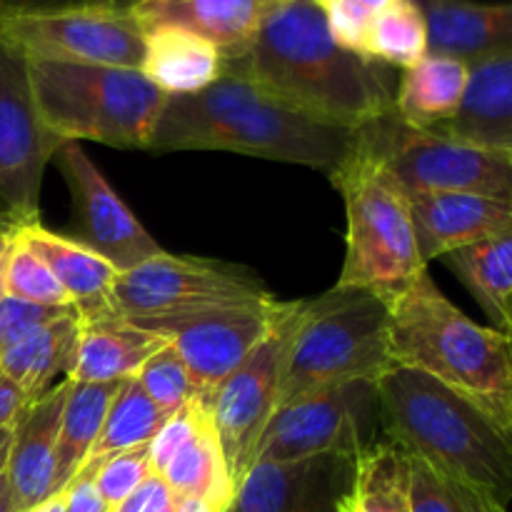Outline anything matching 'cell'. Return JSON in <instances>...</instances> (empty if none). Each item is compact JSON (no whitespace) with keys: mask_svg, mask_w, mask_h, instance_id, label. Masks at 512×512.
Segmentation results:
<instances>
[{"mask_svg":"<svg viewBox=\"0 0 512 512\" xmlns=\"http://www.w3.org/2000/svg\"><path fill=\"white\" fill-rule=\"evenodd\" d=\"M165 415L160 413L158 405L148 398L135 378H125L118 383L115 398L110 400V408L105 413L103 428H100L98 440L90 450L88 460H103L108 455L120 453V450L148 445L165 423ZM85 460V463H88ZM83 463V465H85Z\"/></svg>","mask_w":512,"mask_h":512,"instance_id":"30","label":"cell"},{"mask_svg":"<svg viewBox=\"0 0 512 512\" xmlns=\"http://www.w3.org/2000/svg\"><path fill=\"white\" fill-rule=\"evenodd\" d=\"M465 80L468 63L428 53L410 68H403L393 98V113L400 123L433 133L455 115Z\"/></svg>","mask_w":512,"mask_h":512,"instance_id":"26","label":"cell"},{"mask_svg":"<svg viewBox=\"0 0 512 512\" xmlns=\"http://www.w3.org/2000/svg\"><path fill=\"white\" fill-rule=\"evenodd\" d=\"M40 125L55 143L148 150L168 95L140 70L28 60Z\"/></svg>","mask_w":512,"mask_h":512,"instance_id":"6","label":"cell"},{"mask_svg":"<svg viewBox=\"0 0 512 512\" xmlns=\"http://www.w3.org/2000/svg\"><path fill=\"white\" fill-rule=\"evenodd\" d=\"M303 300L288 303L285 313L253 348V353L225 375L218 388L208 395V410L213 428L223 448L225 465L233 485L253 468L255 448L268 428L270 418L278 410L280 388H283L285 363H288L290 343H293L298 315Z\"/></svg>","mask_w":512,"mask_h":512,"instance_id":"12","label":"cell"},{"mask_svg":"<svg viewBox=\"0 0 512 512\" xmlns=\"http://www.w3.org/2000/svg\"><path fill=\"white\" fill-rule=\"evenodd\" d=\"M360 3H363L368 10H373V13H378V10L383 8V5H388L390 0H360Z\"/></svg>","mask_w":512,"mask_h":512,"instance_id":"49","label":"cell"},{"mask_svg":"<svg viewBox=\"0 0 512 512\" xmlns=\"http://www.w3.org/2000/svg\"><path fill=\"white\" fill-rule=\"evenodd\" d=\"M345 203V263L338 285L363 288L393 303L418 280L423 263L408 190L355 130V145L328 175Z\"/></svg>","mask_w":512,"mask_h":512,"instance_id":"5","label":"cell"},{"mask_svg":"<svg viewBox=\"0 0 512 512\" xmlns=\"http://www.w3.org/2000/svg\"><path fill=\"white\" fill-rule=\"evenodd\" d=\"M355 145V130L318 123L275 100L243 75L223 70L190 95H168L150 153L225 150L333 173Z\"/></svg>","mask_w":512,"mask_h":512,"instance_id":"2","label":"cell"},{"mask_svg":"<svg viewBox=\"0 0 512 512\" xmlns=\"http://www.w3.org/2000/svg\"><path fill=\"white\" fill-rule=\"evenodd\" d=\"M115 390H118V383H73L70 380L63 413H60L58 445H55V493H63L65 485L88 460L103 428L110 400L115 398Z\"/></svg>","mask_w":512,"mask_h":512,"instance_id":"29","label":"cell"},{"mask_svg":"<svg viewBox=\"0 0 512 512\" xmlns=\"http://www.w3.org/2000/svg\"><path fill=\"white\" fill-rule=\"evenodd\" d=\"M13 233L43 260L45 268L63 285L80 323L120 315L113 295L120 273L95 250L80 243L78 238L43 228L38 220L15 225Z\"/></svg>","mask_w":512,"mask_h":512,"instance_id":"20","label":"cell"},{"mask_svg":"<svg viewBox=\"0 0 512 512\" xmlns=\"http://www.w3.org/2000/svg\"><path fill=\"white\" fill-rule=\"evenodd\" d=\"M65 3H90V5H108V8L128 10L135 0H65Z\"/></svg>","mask_w":512,"mask_h":512,"instance_id":"46","label":"cell"},{"mask_svg":"<svg viewBox=\"0 0 512 512\" xmlns=\"http://www.w3.org/2000/svg\"><path fill=\"white\" fill-rule=\"evenodd\" d=\"M428 28V53L475 63L512 50V5L480 0H415Z\"/></svg>","mask_w":512,"mask_h":512,"instance_id":"22","label":"cell"},{"mask_svg":"<svg viewBox=\"0 0 512 512\" xmlns=\"http://www.w3.org/2000/svg\"><path fill=\"white\" fill-rule=\"evenodd\" d=\"M70 380H60L55 388L30 400L23 413L10 425L5 478L13 493L15 508L25 512L55 493V445Z\"/></svg>","mask_w":512,"mask_h":512,"instance_id":"19","label":"cell"},{"mask_svg":"<svg viewBox=\"0 0 512 512\" xmlns=\"http://www.w3.org/2000/svg\"><path fill=\"white\" fill-rule=\"evenodd\" d=\"M383 438L378 383L333 385L275 410L255 448L253 465L318 455L358 458Z\"/></svg>","mask_w":512,"mask_h":512,"instance_id":"10","label":"cell"},{"mask_svg":"<svg viewBox=\"0 0 512 512\" xmlns=\"http://www.w3.org/2000/svg\"><path fill=\"white\" fill-rule=\"evenodd\" d=\"M5 468V465H3ZM0 468V512H18L15 508V500H13V493H10V485H8V478H5V470Z\"/></svg>","mask_w":512,"mask_h":512,"instance_id":"44","label":"cell"},{"mask_svg":"<svg viewBox=\"0 0 512 512\" xmlns=\"http://www.w3.org/2000/svg\"><path fill=\"white\" fill-rule=\"evenodd\" d=\"M110 512H180V498L153 473Z\"/></svg>","mask_w":512,"mask_h":512,"instance_id":"39","label":"cell"},{"mask_svg":"<svg viewBox=\"0 0 512 512\" xmlns=\"http://www.w3.org/2000/svg\"><path fill=\"white\" fill-rule=\"evenodd\" d=\"M325 10V20H328V30L335 38V43L343 48L353 50V53L365 55L368 48V33L370 23H373V10L365 8L360 0H333ZM368 58V55H365Z\"/></svg>","mask_w":512,"mask_h":512,"instance_id":"37","label":"cell"},{"mask_svg":"<svg viewBox=\"0 0 512 512\" xmlns=\"http://www.w3.org/2000/svg\"><path fill=\"white\" fill-rule=\"evenodd\" d=\"M365 55L398 68H410L428 55V28L415 0H390L373 15Z\"/></svg>","mask_w":512,"mask_h":512,"instance_id":"31","label":"cell"},{"mask_svg":"<svg viewBox=\"0 0 512 512\" xmlns=\"http://www.w3.org/2000/svg\"><path fill=\"white\" fill-rule=\"evenodd\" d=\"M70 310L73 308L33 305L3 295V298H0V355H3L10 345L18 343L23 335H28L30 330L40 328V325L50 323V320L60 318V315L70 313Z\"/></svg>","mask_w":512,"mask_h":512,"instance_id":"38","label":"cell"},{"mask_svg":"<svg viewBox=\"0 0 512 512\" xmlns=\"http://www.w3.org/2000/svg\"><path fill=\"white\" fill-rule=\"evenodd\" d=\"M423 263L480 240L512 233V200L475 193H408Z\"/></svg>","mask_w":512,"mask_h":512,"instance_id":"18","label":"cell"},{"mask_svg":"<svg viewBox=\"0 0 512 512\" xmlns=\"http://www.w3.org/2000/svg\"><path fill=\"white\" fill-rule=\"evenodd\" d=\"M80 340V320L75 310L30 330L28 335L10 345L0 355V370L8 375L25 398L35 400L60 383L68 380L75 365Z\"/></svg>","mask_w":512,"mask_h":512,"instance_id":"25","label":"cell"},{"mask_svg":"<svg viewBox=\"0 0 512 512\" xmlns=\"http://www.w3.org/2000/svg\"><path fill=\"white\" fill-rule=\"evenodd\" d=\"M493 318L500 333L512 330V233L465 245L440 258Z\"/></svg>","mask_w":512,"mask_h":512,"instance_id":"28","label":"cell"},{"mask_svg":"<svg viewBox=\"0 0 512 512\" xmlns=\"http://www.w3.org/2000/svg\"><path fill=\"white\" fill-rule=\"evenodd\" d=\"M135 380L148 393V398L158 405V410L165 418L178 413L183 405L205 398L203 390L198 388V383L190 375L188 365L180 360V355L175 353L170 343L165 348H160L153 358L145 360V365L138 370Z\"/></svg>","mask_w":512,"mask_h":512,"instance_id":"34","label":"cell"},{"mask_svg":"<svg viewBox=\"0 0 512 512\" xmlns=\"http://www.w3.org/2000/svg\"><path fill=\"white\" fill-rule=\"evenodd\" d=\"M55 143L40 125L28 58L0 35V213L15 223L40 215V188Z\"/></svg>","mask_w":512,"mask_h":512,"instance_id":"13","label":"cell"},{"mask_svg":"<svg viewBox=\"0 0 512 512\" xmlns=\"http://www.w3.org/2000/svg\"><path fill=\"white\" fill-rule=\"evenodd\" d=\"M353 485L355 458L255 463L235 488L230 512H345Z\"/></svg>","mask_w":512,"mask_h":512,"instance_id":"16","label":"cell"},{"mask_svg":"<svg viewBox=\"0 0 512 512\" xmlns=\"http://www.w3.org/2000/svg\"><path fill=\"white\" fill-rule=\"evenodd\" d=\"M180 512H215L210 505L200 503V500H188V498H180Z\"/></svg>","mask_w":512,"mask_h":512,"instance_id":"47","label":"cell"},{"mask_svg":"<svg viewBox=\"0 0 512 512\" xmlns=\"http://www.w3.org/2000/svg\"><path fill=\"white\" fill-rule=\"evenodd\" d=\"M0 35L28 60L140 70L145 33L130 10L90 3L3 10Z\"/></svg>","mask_w":512,"mask_h":512,"instance_id":"11","label":"cell"},{"mask_svg":"<svg viewBox=\"0 0 512 512\" xmlns=\"http://www.w3.org/2000/svg\"><path fill=\"white\" fill-rule=\"evenodd\" d=\"M208 398H198L193 403L183 405L178 413L170 415L160 430L155 433V438L148 443V455H150V468L158 475L165 465L170 463L175 453L198 433V428L203 425V420L208 418Z\"/></svg>","mask_w":512,"mask_h":512,"instance_id":"36","label":"cell"},{"mask_svg":"<svg viewBox=\"0 0 512 512\" xmlns=\"http://www.w3.org/2000/svg\"><path fill=\"white\" fill-rule=\"evenodd\" d=\"M88 463L93 465L95 488L103 495L105 503L110 505V510L123 503L135 488H140L153 475L148 445L120 450V453L108 455V458L88 460Z\"/></svg>","mask_w":512,"mask_h":512,"instance_id":"35","label":"cell"},{"mask_svg":"<svg viewBox=\"0 0 512 512\" xmlns=\"http://www.w3.org/2000/svg\"><path fill=\"white\" fill-rule=\"evenodd\" d=\"M313 3H315V5H320V8H328V5L333 3V0H313Z\"/></svg>","mask_w":512,"mask_h":512,"instance_id":"50","label":"cell"},{"mask_svg":"<svg viewBox=\"0 0 512 512\" xmlns=\"http://www.w3.org/2000/svg\"><path fill=\"white\" fill-rule=\"evenodd\" d=\"M63 510L65 512H110L103 495L98 493L93 480V465L85 463L63 488Z\"/></svg>","mask_w":512,"mask_h":512,"instance_id":"40","label":"cell"},{"mask_svg":"<svg viewBox=\"0 0 512 512\" xmlns=\"http://www.w3.org/2000/svg\"><path fill=\"white\" fill-rule=\"evenodd\" d=\"M433 133L475 148L512 153V50L468 65L458 110Z\"/></svg>","mask_w":512,"mask_h":512,"instance_id":"21","label":"cell"},{"mask_svg":"<svg viewBox=\"0 0 512 512\" xmlns=\"http://www.w3.org/2000/svg\"><path fill=\"white\" fill-rule=\"evenodd\" d=\"M3 293L23 303L73 308L63 285L53 278V273L28 245L15 238V233L3 258Z\"/></svg>","mask_w":512,"mask_h":512,"instance_id":"33","label":"cell"},{"mask_svg":"<svg viewBox=\"0 0 512 512\" xmlns=\"http://www.w3.org/2000/svg\"><path fill=\"white\" fill-rule=\"evenodd\" d=\"M288 303L273 295L253 303L205 310L188 318L158 325L153 333L168 338L175 353L208 398L225 375L233 373L265 335L275 328Z\"/></svg>","mask_w":512,"mask_h":512,"instance_id":"14","label":"cell"},{"mask_svg":"<svg viewBox=\"0 0 512 512\" xmlns=\"http://www.w3.org/2000/svg\"><path fill=\"white\" fill-rule=\"evenodd\" d=\"M285 3L288 0H135L128 10L143 30L175 25L200 35L228 63L253 45L270 15Z\"/></svg>","mask_w":512,"mask_h":512,"instance_id":"17","label":"cell"},{"mask_svg":"<svg viewBox=\"0 0 512 512\" xmlns=\"http://www.w3.org/2000/svg\"><path fill=\"white\" fill-rule=\"evenodd\" d=\"M393 365L453 390L512 435V340L455 308L428 270L390 303Z\"/></svg>","mask_w":512,"mask_h":512,"instance_id":"3","label":"cell"},{"mask_svg":"<svg viewBox=\"0 0 512 512\" xmlns=\"http://www.w3.org/2000/svg\"><path fill=\"white\" fill-rule=\"evenodd\" d=\"M158 478L178 498L200 500L215 512H230L235 498V485L225 465L223 448L213 428V418L203 420L198 433L170 458Z\"/></svg>","mask_w":512,"mask_h":512,"instance_id":"27","label":"cell"},{"mask_svg":"<svg viewBox=\"0 0 512 512\" xmlns=\"http://www.w3.org/2000/svg\"><path fill=\"white\" fill-rule=\"evenodd\" d=\"M8 443H10V428H0V468L5 465V455H8Z\"/></svg>","mask_w":512,"mask_h":512,"instance_id":"48","label":"cell"},{"mask_svg":"<svg viewBox=\"0 0 512 512\" xmlns=\"http://www.w3.org/2000/svg\"><path fill=\"white\" fill-rule=\"evenodd\" d=\"M383 435L440 473L483 490L508 508L512 435L418 370L393 365L378 380Z\"/></svg>","mask_w":512,"mask_h":512,"instance_id":"4","label":"cell"},{"mask_svg":"<svg viewBox=\"0 0 512 512\" xmlns=\"http://www.w3.org/2000/svg\"><path fill=\"white\" fill-rule=\"evenodd\" d=\"M408 512H508L483 490L408 455Z\"/></svg>","mask_w":512,"mask_h":512,"instance_id":"32","label":"cell"},{"mask_svg":"<svg viewBox=\"0 0 512 512\" xmlns=\"http://www.w3.org/2000/svg\"><path fill=\"white\" fill-rule=\"evenodd\" d=\"M53 160L73 195L80 223V243L108 260L118 273L163 253L153 235L105 180L98 165L88 158L83 145H58Z\"/></svg>","mask_w":512,"mask_h":512,"instance_id":"15","label":"cell"},{"mask_svg":"<svg viewBox=\"0 0 512 512\" xmlns=\"http://www.w3.org/2000/svg\"><path fill=\"white\" fill-rule=\"evenodd\" d=\"M140 73L165 95H190L208 88L223 73V55L190 30L158 25L143 30Z\"/></svg>","mask_w":512,"mask_h":512,"instance_id":"24","label":"cell"},{"mask_svg":"<svg viewBox=\"0 0 512 512\" xmlns=\"http://www.w3.org/2000/svg\"><path fill=\"white\" fill-rule=\"evenodd\" d=\"M390 368V303L370 290L335 285L300 305L278 408L333 385L378 383Z\"/></svg>","mask_w":512,"mask_h":512,"instance_id":"7","label":"cell"},{"mask_svg":"<svg viewBox=\"0 0 512 512\" xmlns=\"http://www.w3.org/2000/svg\"><path fill=\"white\" fill-rule=\"evenodd\" d=\"M168 338L128 323L123 315L80 323L75 365L68 380L73 383H120L135 378L145 360L153 358Z\"/></svg>","mask_w":512,"mask_h":512,"instance_id":"23","label":"cell"},{"mask_svg":"<svg viewBox=\"0 0 512 512\" xmlns=\"http://www.w3.org/2000/svg\"><path fill=\"white\" fill-rule=\"evenodd\" d=\"M408 193H475L512 200V153L415 130L398 115L358 128Z\"/></svg>","mask_w":512,"mask_h":512,"instance_id":"9","label":"cell"},{"mask_svg":"<svg viewBox=\"0 0 512 512\" xmlns=\"http://www.w3.org/2000/svg\"><path fill=\"white\" fill-rule=\"evenodd\" d=\"M65 0H0V13L3 10H23V8H48V5H60Z\"/></svg>","mask_w":512,"mask_h":512,"instance_id":"42","label":"cell"},{"mask_svg":"<svg viewBox=\"0 0 512 512\" xmlns=\"http://www.w3.org/2000/svg\"><path fill=\"white\" fill-rule=\"evenodd\" d=\"M15 220L8 218L5 213H0V260L5 258V253H8V245L10 240H13V230H15Z\"/></svg>","mask_w":512,"mask_h":512,"instance_id":"43","label":"cell"},{"mask_svg":"<svg viewBox=\"0 0 512 512\" xmlns=\"http://www.w3.org/2000/svg\"><path fill=\"white\" fill-rule=\"evenodd\" d=\"M28 403L30 400L25 398L23 390L18 388V383H13V380L0 370V428H10Z\"/></svg>","mask_w":512,"mask_h":512,"instance_id":"41","label":"cell"},{"mask_svg":"<svg viewBox=\"0 0 512 512\" xmlns=\"http://www.w3.org/2000/svg\"><path fill=\"white\" fill-rule=\"evenodd\" d=\"M25 512H65L63 510V493L50 495L48 500H43V503L35 505V508H30V510H25Z\"/></svg>","mask_w":512,"mask_h":512,"instance_id":"45","label":"cell"},{"mask_svg":"<svg viewBox=\"0 0 512 512\" xmlns=\"http://www.w3.org/2000/svg\"><path fill=\"white\" fill-rule=\"evenodd\" d=\"M223 70L335 128L358 130L393 113L388 65L335 43L325 10L313 0L280 5L253 45Z\"/></svg>","mask_w":512,"mask_h":512,"instance_id":"1","label":"cell"},{"mask_svg":"<svg viewBox=\"0 0 512 512\" xmlns=\"http://www.w3.org/2000/svg\"><path fill=\"white\" fill-rule=\"evenodd\" d=\"M115 305L128 323L155 330L205 310L268 298L263 280L220 260L160 253L115 280Z\"/></svg>","mask_w":512,"mask_h":512,"instance_id":"8","label":"cell"}]
</instances>
